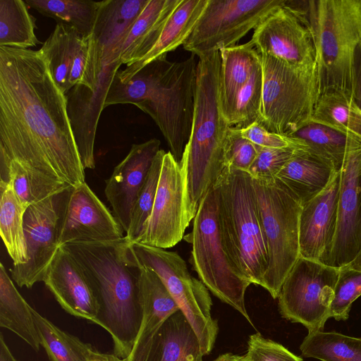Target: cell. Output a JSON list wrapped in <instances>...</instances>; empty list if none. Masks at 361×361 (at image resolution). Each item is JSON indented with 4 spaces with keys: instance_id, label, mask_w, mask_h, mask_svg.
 Returning a JSON list of instances; mask_svg holds the SVG:
<instances>
[{
    "instance_id": "42",
    "label": "cell",
    "mask_w": 361,
    "mask_h": 361,
    "mask_svg": "<svg viewBox=\"0 0 361 361\" xmlns=\"http://www.w3.org/2000/svg\"><path fill=\"white\" fill-rule=\"evenodd\" d=\"M243 358L245 361H302L281 344L259 333L249 336L247 351Z\"/></svg>"
},
{
    "instance_id": "8",
    "label": "cell",
    "mask_w": 361,
    "mask_h": 361,
    "mask_svg": "<svg viewBox=\"0 0 361 361\" xmlns=\"http://www.w3.org/2000/svg\"><path fill=\"white\" fill-rule=\"evenodd\" d=\"M259 56L262 92L257 122L270 132L292 135L311 121L319 97L317 68H298Z\"/></svg>"
},
{
    "instance_id": "2",
    "label": "cell",
    "mask_w": 361,
    "mask_h": 361,
    "mask_svg": "<svg viewBox=\"0 0 361 361\" xmlns=\"http://www.w3.org/2000/svg\"><path fill=\"white\" fill-rule=\"evenodd\" d=\"M197 64L198 57L191 54L181 61L153 60L126 82L116 73L104 107L131 104L148 114L180 163L192 130Z\"/></svg>"
},
{
    "instance_id": "36",
    "label": "cell",
    "mask_w": 361,
    "mask_h": 361,
    "mask_svg": "<svg viewBox=\"0 0 361 361\" xmlns=\"http://www.w3.org/2000/svg\"><path fill=\"white\" fill-rule=\"evenodd\" d=\"M300 349L304 357L322 361H361V338L335 331L308 334Z\"/></svg>"
},
{
    "instance_id": "30",
    "label": "cell",
    "mask_w": 361,
    "mask_h": 361,
    "mask_svg": "<svg viewBox=\"0 0 361 361\" xmlns=\"http://www.w3.org/2000/svg\"><path fill=\"white\" fill-rule=\"evenodd\" d=\"M82 37L73 27L57 23L40 48L56 85L64 94L71 89V71Z\"/></svg>"
},
{
    "instance_id": "3",
    "label": "cell",
    "mask_w": 361,
    "mask_h": 361,
    "mask_svg": "<svg viewBox=\"0 0 361 361\" xmlns=\"http://www.w3.org/2000/svg\"><path fill=\"white\" fill-rule=\"evenodd\" d=\"M128 241L75 242L63 245L87 275L99 304L97 325L113 341V353L128 357L143 316L139 287V269L132 267Z\"/></svg>"
},
{
    "instance_id": "10",
    "label": "cell",
    "mask_w": 361,
    "mask_h": 361,
    "mask_svg": "<svg viewBox=\"0 0 361 361\" xmlns=\"http://www.w3.org/2000/svg\"><path fill=\"white\" fill-rule=\"evenodd\" d=\"M217 208L218 192L214 187L203 198L188 236L192 244V264L214 296L251 323L245 303V291L251 283L236 271L228 259L219 230Z\"/></svg>"
},
{
    "instance_id": "24",
    "label": "cell",
    "mask_w": 361,
    "mask_h": 361,
    "mask_svg": "<svg viewBox=\"0 0 361 361\" xmlns=\"http://www.w3.org/2000/svg\"><path fill=\"white\" fill-rule=\"evenodd\" d=\"M337 171L329 161L305 148L297 150L276 178L303 205L324 190Z\"/></svg>"
},
{
    "instance_id": "39",
    "label": "cell",
    "mask_w": 361,
    "mask_h": 361,
    "mask_svg": "<svg viewBox=\"0 0 361 361\" xmlns=\"http://www.w3.org/2000/svg\"><path fill=\"white\" fill-rule=\"evenodd\" d=\"M165 152L164 149H161L156 154L145 183L134 204L129 228L125 235L126 240L130 243L138 240L145 223L151 214Z\"/></svg>"
},
{
    "instance_id": "45",
    "label": "cell",
    "mask_w": 361,
    "mask_h": 361,
    "mask_svg": "<svg viewBox=\"0 0 361 361\" xmlns=\"http://www.w3.org/2000/svg\"><path fill=\"white\" fill-rule=\"evenodd\" d=\"M350 97L361 109V44L355 54Z\"/></svg>"
},
{
    "instance_id": "25",
    "label": "cell",
    "mask_w": 361,
    "mask_h": 361,
    "mask_svg": "<svg viewBox=\"0 0 361 361\" xmlns=\"http://www.w3.org/2000/svg\"><path fill=\"white\" fill-rule=\"evenodd\" d=\"M180 0H149L134 23L121 51L126 66L141 60L152 48Z\"/></svg>"
},
{
    "instance_id": "4",
    "label": "cell",
    "mask_w": 361,
    "mask_h": 361,
    "mask_svg": "<svg viewBox=\"0 0 361 361\" xmlns=\"http://www.w3.org/2000/svg\"><path fill=\"white\" fill-rule=\"evenodd\" d=\"M198 57L192 130L180 163L188 226L200 205L228 170L226 145L230 126L219 105V51Z\"/></svg>"
},
{
    "instance_id": "15",
    "label": "cell",
    "mask_w": 361,
    "mask_h": 361,
    "mask_svg": "<svg viewBox=\"0 0 361 361\" xmlns=\"http://www.w3.org/2000/svg\"><path fill=\"white\" fill-rule=\"evenodd\" d=\"M185 214V186L180 163L170 152L163 157L151 214L135 242L170 248L183 238L188 227Z\"/></svg>"
},
{
    "instance_id": "6",
    "label": "cell",
    "mask_w": 361,
    "mask_h": 361,
    "mask_svg": "<svg viewBox=\"0 0 361 361\" xmlns=\"http://www.w3.org/2000/svg\"><path fill=\"white\" fill-rule=\"evenodd\" d=\"M214 187L219 230L228 259L241 276L261 286L269 254L252 178L247 171L228 169Z\"/></svg>"
},
{
    "instance_id": "47",
    "label": "cell",
    "mask_w": 361,
    "mask_h": 361,
    "mask_svg": "<svg viewBox=\"0 0 361 361\" xmlns=\"http://www.w3.org/2000/svg\"><path fill=\"white\" fill-rule=\"evenodd\" d=\"M0 361H18L8 348L2 333L0 334Z\"/></svg>"
},
{
    "instance_id": "12",
    "label": "cell",
    "mask_w": 361,
    "mask_h": 361,
    "mask_svg": "<svg viewBox=\"0 0 361 361\" xmlns=\"http://www.w3.org/2000/svg\"><path fill=\"white\" fill-rule=\"evenodd\" d=\"M286 0H208L183 48L199 56L236 43Z\"/></svg>"
},
{
    "instance_id": "21",
    "label": "cell",
    "mask_w": 361,
    "mask_h": 361,
    "mask_svg": "<svg viewBox=\"0 0 361 361\" xmlns=\"http://www.w3.org/2000/svg\"><path fill=\"white\" fill-rule=\"evenodd\" d=\"M198 338L183 313L171 314L152 336L134 343L127 361H203Z\"/></svg>"
},
{
    "instance_id": "27",
    "label": "cell",
    "mask_w": 361,
    "mask_h": 361,
    "mask_svg": "<svg viewBox=\"0 0 361 361\" xmlns=\"http://www.w3.org/2000/svg\"><path fill=\"white\" fill-rule=\"evenodd\" d=\"M0 326L16 334L38 352L41 339L32 307L17 290L4 266L0 264Z\"/></svg>"
},
{
    "instance_id": "11",
    "label": "cell",
    "mask_w": 361,
    "mask_h": 361,
    "mask_svg": "<svg viewBox=\"0 0 361 361\" xmlns=\"http://www.w3.org/2000/svg\"><path fill=\"white\" fill-rule=\"evenodd\" d=\"M339 269L300 257L286 278L278 296L281 316L300 323L308 334L324 329L331 317Z\"/></svg>"
},
{
    "instance_id": "28",
    "label": "cell",
    "mask_w": 361,
    "mask_h": 361,
    "mask_svg": "<svg viewBox=\"0 0 361 361\" xmlns=\"http://www.w3.org/2000/svg\"><path fill=\"white\" fill-rule=\"evenodd\" d=\"M137 268L143 316L136 339H143L152 336L180 309L156 272L145 267Z\"/></svg>"
},
{
    "instance_id": "14",
    "label": "cell",
    "mask_w": 361,
    "mask_h": 361,
    "mask_svg": "<svg viewBox=\"0 0 361 361\" xmlns=\"http://www.w3.org/2000/svg\"><path fill=\"white\" fill-rule=\"evenodd\" d=\"M250 41L259 54L301 69L317 67L310 30L290 1L272 11L254 30Z\"/></svg>"
},
{
    "instance_id": "44",
    "label": "cell",
    "mask_w": 361,
    "mask_h": 361,
    "mask_svg": "<svg viewBox=\"0 0 361 361\" xmlns=\"http://www.w3.org/2000/svg\"><path fill=\"white\" fill-rule=\"evenodd\" d=\"M239 130L244 137L261 147L272 149L308 148L302 140L291 135L270 132L258 122H255L245 128L239 129Z\"/></svg>"
},
{
    "instance_id": "41",
    "label": "cell",
    "mask_w": 361,
    "mask_h": 361,
    "mask_svg": "<svg viewBox=\"0 0 361 361\" xmlns=\"http://www.w3.org/2000/svg\"><path fill=\"white\" fill-rule=\"evenodd\" d=\"M260 149L261 147L244 137L239 129L231 127L226 145V161L228 169L247 172Z\"/></svg>"
},
{
    "instance_id": "13",
    "label": "cell",
    "mask_w": 361,
    "mask_h": 361,
    "mask_svg": "<svg viewBox=\"0 0 361 361\" xmlns=\"http://www.w3.org/2000/svg\"><path fill=\"white\" fill-rule=\"evenodd\" d=\"M58 245L122 239L124 231L109 208L86 183L59 195Z\"/></svg>"
},
{
    "instance_id": "34",
    "label": "cell",
    "mask_w": 361,
    "mask_h": 361,
    "mask_svg": "<svg viewBox=\"0 0 361 361\" xmlns=\"http://www.w3.org/2000/svg\"><path fill=\"white\" fill-rule=\"evenodd\" d=\"M27 5L57 23L75 28L82 36L92 34L99 1L80 0H25Z\"/></svg>"
},
{
    "instance_id": "26",
    "label": "cell",
    "mask_w": 361,
    "mask_h": 361,
    "mask_svg": "<svg viewBox=\"0 0 361 361\" xmlns=\"http://www.w3.org/2000/svg\"><path fill=\"white\" fill-rule=\"evenodd\" d=\"M219 53V105L226 119L237 94L260 63V56L250 40L245 44L224 48Z\"/></svg>"
},
{
    "instance_id": "20",
    "label": "cell",
    "mask_w": 361,
    "mask_h": 361,
    "mask_svg": "<svg viewBox=\"0 0 361 361\" xmlns=\"http://www.w3.org/2000/svg\"><path fill=\"white\" fill-rule=\"evenodd\" d=\"M156 138L133 144L126 157L117 164L106 180L104 194L113 214L126 233L133 208L142 188L154 158L160 149Z\"/></svg>"
},
{
    "instance_id": "46",
    "label": "cell",
    "mask_w": 361,
    "mask_h": 361,
    "mask_svg": "<svg viewBox=\"0 0 361 361\" xmlns=\"http://www.w3.org/2000/svg\"><path fill=\"white\" fill-rule=\"evenodd\" d=\"M86 361H127L113 353H102L93 345L90 349Z\"/></svg>"
},
{
    "instance_id": "43",
    "label": "cell",
    "mask_w": 361,
    "mask_h": 361,
    "mask_svg": "<svg viewBox=\"0 0 361 361\" xmlns=\"http://www.w3.org/2000/svg\"><path fill=\"white\" fill-rule=\"evenodd\" d=\"M298 149H300L261 147L257 158L247 173L254 179L275 178Z\"/></svg>"
},
{
    "instance_id": "22",
    "label": "cell",
    "mask_w": 361,
    "mask_h": 361,
    "mask_svg": "<svg viewBox=\"0 0 361 361\" xmlns=\"http://www.w3.org/2000/svg\"><path fill=\"white\" fill-rule=\"evenodd\" d=\"M148 1H100L92 35L104 66L121 62L125 40Z\"/></svg>"
},
{
    "instance_id": "32",
    "label": "cell",
    "mask_w": 361,
    "mask_h": 361,
    "mask_svg": "<svg viewBox=\"0 0 361 361\" xmlns=\"http://www.w3.org/2000/svg\"><path fill=\"white\" fill-rule=\"evenodd\" d=\"M0 234L13 264L27 260L24 215L27 208L22 204L10 184L0 185Z\"/></svg>"
},
{
    "instance_id": "33",
    "label": "cell",
    "mask_w": 361,
    "mask_h": 361,
    "mask_svg": "<svg viewBox=\"0 0 361 361\" xmlns=\"http://www.w3.org/2000/svg\"><path fill=\"white\" fill-rule=\"evenodd\" d=\"M35 18L23 0H0V47L28 49L40 42Z\"/></svg>"
},
{
    "instance_id": "38",
    "label": "cell",
    "mask_w": 361,
    "mask_h": 361,
    "mask_svg": "<svg viewBox=\"0 0 361 361\" xmlns=\"http://www.w3.org/2000/svg\"><path fill=\"white\" fill-rule=\"evenodd\" d=\"M262 92V71L259 63L234 99L231 112L226 119L230 127L243 129L257 122Z\"/></svg>"
},
{
    "instance_id": "31",
    "label": "cell",
    "mask_w": 361,
    "mask_h": 361,
    "mask_svg": "<svg viewBox=\"0 0 361 361\" xmlns=\"http://www.w3.org/2000/svg\"><path fill=\"white\" fill-rule=\"evenodd\" d=\"M311 121L361 139V109L343 91L330 90L320 94Z\"/></svg>"
},
{
    "instance_id": "49",
    "label": "cell",
    "mask_w": 361,
    "mask_h": 361,
    "mask_svg": "<svg viewBox=\"0 0 361 361\" xmlns=\"http://www.w3.org/2000/svg\"><path fill=\"white\" fill-rule=\"evenodd\" d=\"M350 264H353L355 267H357L361 269V253L358 256V257Z\"/></svg>"
},
{
    "instance_id": "1",
    "label": "cell",
    "mask_w": 361,
    "mask_h": 361,
    "mask_svg": "<svg viewBox=\"0 0 361 361\" xmlns=\"http://www.w3.org/2000/svg\"><path fill=\"white\" fill-rule=\"evenodd\" d=\"M9 161L71 186L85 183L66 96L40 49L0 47V162Z\"/></svg>"
},
{
    "instance_id": "37",
    "label": "cell",
    "mask_w": 361,
    "mask_h": 361,
    "mask_svg": "<svg viewBox=\"0 0 361 361\" xmlns=\"http://www.w3.org/2000/svg\"><path fill=\"white\" fill-rule=\"evenodd\" d=\"M41 346L50 361H86L92 345L66 332L32 308Z\"/></svg>"
},
{
    "instance_id": "29",
    "label": "cell",
    "mask_w": 361,
    "mask_h": 361,
    "mask_svg": "<svg viewBox=\"0 0 361 361\" xmlns=\"http://www.w3.org/2000/svg\"><path fill=\"white\" fill-rule=\"evenodd\" d=\"M10 184L27 208L68 190L71 185L15 162H0V185Z\"/></svg>"
},
{
    "instance_id": "9",
    "label": "cell",
    "mask_w": 361,
    "mask_h": 361,
    "mask_svg": "<svg viewBox=\"0 0 361 361\" xmlns=\"http://www.w3.org/2000/svg\"><path fill=\"white\" fill-rule=\"evenodd\" d=\"M127 251L132 267L149 268L160 277L195 331L203 355H209L219 327L212 317V301L207 287L190 274L176 252L138 242H128Z\"/></svg>"
},
{
    "instance_id": "19",
    "label": "cell",
    "mask_w": 361,
    "mask_h": 361,
    "mask_svg": "<svg viewBox=\"0 0 361 361\" xmlns=\"http://www.w3.org/2000/svg\"><path fill=\"white\" fill-rule=\"evenodd\" d=\"M341 173L302 205L299 222L300 257L326 264L336 230Z\"/></svg>"
},
{
    "instance_id": "50",
    "label": "cell",
    "mask_w": 361,
    "mask_h": 361,
    "mask_svg": "<svg viewBox=\"0 0 361 361\" xmlns=\"http://www.w3.org/2000/svg\"><path fill=\"white\" fill-rule=\"evenodd\" d=\"M242 357H243V355H242ZM243 361H245V360H243Z\"/></svg>"
},
{
    "instance_id": "17",
    "label": "cell",
    "mask_w": 361,
    "mask_h": 361,
    "mask_svg": "<svg viewBox=\"0 0 361 361\" xmlns=\"http://www.w3.org/2000/svg\"><path fill=\"white\" fill-rule=\"evenodd\" d=\"M59 195L29 206L25 212L27 260L20 264H13L10 271L12 279L19 287L31 288L36 283L42 281L59 247Z\"/></svg>"
},
{
    "instance_id": "5",
    "label": "cell",
    "mask_w": 361,
    "mask_h": 361,
    "mask_svg": "<svg viewBox=\"0 0 361 361\" xmlns=\"http://www.w3.org/2000/svg\"><path fill=\"white\" fill-rule=\"evenodd\" d=\"M299 4L315 49L319 95L330 90L350 95L355 54L361 44V0Z\"/></svg>"
},
{
    "instance_id": "35",
    "label": "cell",
    "mask_w": 361,
    "mask_h": 361,
    "mask_svg": "<svg viewBox=\"0 0 361 361\" xmlns=\"http://www.w3.org/2000/svg\"><path fill=\"white\" fill-rule=\"evenodd\" d=\"M291 136L302 140L310 151L329 161L337 171L341 170L348 149L361 142L357 137L312 121Z\"/></svg>"
},
{
    "instance_id": "16",
    "label": "cell",
    "mask_w": 361,
    "mask_h": 361,
    "mask_svg": "<svg viewBox=\"0 0 361 361\" xmlns=\"http://www.w3.org/2000/svg\"><path fill=\"white\" fill-rule=\"evenodd\" d=\"M340 173L336 230L326 262L338 269L361 253V142L348 149Z\"/></svg>"
},
{
    "instance_id": "7",
    "label": "cell",
    "mask_w": 361,
    "mask_h": 361,
    "mask_svg": "<svg viewBox=\"0 0 361 361\" xmlns=\"http://www.w3.org/2000/svg\"><path fill=\"white\" fill-rule=\"evenodd\" d=\"M252 185L269 254V267L261 286L276 299L286 278L300 257L299 222L302 205L276 177L252 178Z\"/></svg>"
},
{
    "instance_id": "48",
    "label": "cell",
    "mask_w": 361,
    "mask_h": 361,
    "mask_svg": "<svg viewBox=\"0 0 361 361\" xmlns=\"http://www.w3.org/2000/svg\"><path fill=\"white\" fill-rule=\"evenodd\" d=\"M213 361H243L242 355L226 353L219 355Z\"/></svg>"
},
{
    "instance_id": "18",
    "label": "cell",
    "mask_w": 361,
    "mask_h": 361,
    "mask_svg": "<svg viewBox=\"0 0 361 361\" xmlns=\"http://www.w3.org/2000/svg\"><path fill=\"white\" fill-rule=\"evenodd\" d=\"M42 281L66 312L97 324L99 304L94 288L81 265L63 247L58 248Z\"/></svg>"
},
{
    "instance_id": "23",
    "label": "cell",
    "mask_w": 361,
    "mask_h": 361,
    "mask_svg": "<svg viewBox=\"0 0 361 361\" xmlns=\"http://www.w3.org/2000/svg\"><path fill=\"white\" fill-rule=\"evenodd\" d=\"M208 0H180L152 48L139 61L118 70L116 75L126 82L143 66L183 45L200 18Z\"/></svg>"
},
{
    "instance_id": "40",
    "label": "cell",
    "mask_w": 361,
    "mask_h": 361,
    "mask_svg": "<svg viewBox=\"0 0 361 361\" xmlns=\"http://www.w3.org/2000/svg\"><path fill=\"white\" fill-rule=\"evenodd\" d=\"M361 295V269L353 264L339 269L334 298L330 308L331 317L346 320L353 302Z\"/></svg>"
}]
</instances>
